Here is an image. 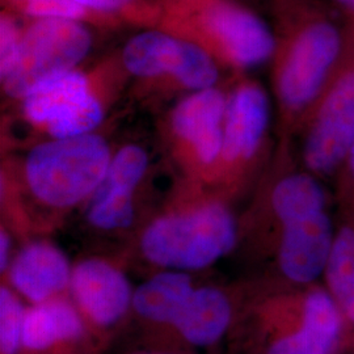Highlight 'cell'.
<instances>
[{
    "instance_id": "1",
    "label": "cell",
    "mask_w": 354,
    "mask_h": 354,
    "mask_svg": "<svg viewBox=\"0 0 354 354\" xmlns=\"http://www.w3.org/2000/svg\"><path fill=\"white\" fill-rule=\"evenodd\" d=\"M239 216V247L268 260L273 274L292 282L317 279L327 264L336 218L327 184L307 172L279 140L274 158Z\"/></svg>"
},
{
    "instance_id": "2",
    "label": "cell",
    "mask_w": 354,
    "mask_h": 354,
    "mask_svg": "<svg viewBox=\"0 0 354 354\" xmlns=\"http://www.w3.org/2000/svg\"><path fill=\"white\" fill-rule=\"evenodd\" d=\"M97 131L39 140L0 174L1 223L26 241L42 238L64 216L84 207L102 184L113 156Z\"/></svg>"
},
{
    "instance_id": "3",
    "label": "cell",
    "mask_w": 354,
    "mask_h": 354,
    "mask_svg": "<svg viewBox=\"0 0 354 354\" xmlns=\"http://www.w3.org/2000/svg\"><path fill=\"white\" fill-rule=\"evenodd\" d=\"M279 140H292L342 61L346 19L330 0H270Z\"/></svg>"
},
{
    "instance_id": "4",
    "label": "cell",
    "mask_w": 354,
    "mask_h": 354,
    "mask_svg": "<svg viewBox=\"0 0 354 354\" xmlns=\"http://www.w3.org/2000/svg\"><path fill=\"white\" fill-rule=\"evenodd\" d=\"M239 216L201 184L183 181L171 200L142 222L137 252L159 270L192 273L214 266L239 245Z\"/></svg>"
},
{
    "instance_id": "5",
    "label": "cell",
    "mask_w": 354,
    "mask_h": 354,
    "mask_svg": "<svg viewBox=\"0 0 354 354\" xmlns=\"http://www.w3.org/2000/svg\"><path fill=\"white\" fill-rule=\"evenodd\" d=\"M236 319L254 330L257 354H335L345 327L322 282L290 285L269 277L241 285Z\"/></svg>"
},
{
    "instance_id": "6",
    "label": "cell",
    "mask_w": 354,
    "mask_h": 354,
    "mask_svg": "<svg viewBox=\"0 0 354 354\" xmlns=\"http://www.w3.org/2000/svg\"><path fill=\"white\" fill-rule=\"evenodd\" d=\"M270 122L272 105L266 88L239 74L228 92L221 155L205 187L232 203L254 189L272 160Z\"/></svg>"
},
{
    "instance_id": "7",
    "label": "cell",
    "mask_w": 354,
    "mask_h": 354,
    "mask_svg": "<svg viewBox=\"0 0 354 354\" xmlns=\"http://www.w3.org/2000/svg\"><path fill=\"white\" fill-rule=\"evenodd\" d=\"M165 19V30L197 42L218 64L236 73L243 74L273 58V29L236 1L178 0Z\"/></svg>"
},
{
    "instance_id": "8",
    "label": "cell",
    "mask_w": 354,
    "mask_h": 354,
    "mask_svg": "<svg viewBox=\"0 0 354 354\" xmlns=\"http://www.w3.org/2000/svg\"><path fill=\"white\" fill-rule=\"evenodd\" d=\"M345 19L342 61L294 137L299 140V165L326 184L333 183L354 140V17Z\"/></svg>"
},
{
    "instance_id": "9",
    "label": "cell",
    "mask_w": 354,
    "mask_h": 354,
    "mask_svg": "<svg viewBox=\"0 0 354 354\" xmlns=\"http://www.w3.org/2000/svg\"><path fill=\"white\" fill-rule=\"evenodd\" d=\"M230 88L187 93L163 124L168 153L185 183L205 185L219 159Z\"/></svg>"
},
{
    "instance_id": "10",
    "label": "cell",
    "mask_w": 354,
    "mask_h": 354,
    "mask_svg": "<svg viewBox=\"0 0 354 354\" xmlns=\"http://www.w3.org/2000/svg\"><path fill=\"white\" fill-rule=\"evenodd\" d=\"M109 102L111 93L100 87L99 76L76 68L44 82L17 104L26 125L45 140L95 133Z\"/></svg>"
},
{
    "instance_id": "11",
    "label": "cell",
    "mask_w": 354,
    "mask_h": 354,
    "mask_svg": "<svg viewBox=\"0 0 354 354\" xmlns=\"http://www.w3.org/2000/svg\"><path fill=\"white\" fill-rule=\"evenodd\" d=\"M92 35L83 21L39 19L24 26L17 59L3 77V95L19 102L54 76L77 68L92 49Z\"/></svg>"
},
{
    "instance_id": "12",
    "label": "cell",
    "mask_w": 354,
    "mask_h": 354,
    "mask_svg": "<svg viewBox=\"0 0 354 354\" xmlns=\"http://www.w3.org/2000/svg\"><path fill=\"white\" fill-rule=\"evenodd\" d=\"M124 71L145 82L167 80L190 92L216 87L219 64L188 38L165 29H150L133 36L121 53Z\"/></svg>"
},
{
    "instance_id": "13",
    "label": "cell",
    "mask_w": 354,
    "mask_h": 354,
    "mask_svg": "<svg viewBox=\"0 0 354 354\" xmlns=\"http://www.w3.org/2000/svg\"><path fill=\"white\" fill-rule=\"evenodd\" d=\"M134 288L122 266L89 256L73 266L68 298L75 306L97 354H102L131 320Z\"/></svg>"
},
{
    "instance_id": "14",
    "label": "cell",
    "mask_w": 354,
    "mask_h": 354,
    "mask_svg": "<svg viewBox=\"0 0 354 354\" xmlns=\"http://www.w3.org/2000/svg\"><path fill=\"white\" fill-rule=\"evenodd\" d=\"M241 285L196 286L172 327L153 351L206 354L223 342L236 322Z\"/></svg>"
},
{
    "instance_id": "15",
    "label": "cell",
    "mask_w": 354,
    "mask_h": 354,
    "mask_svg": "<svg viewBox=\"0 0 354 354\" xmlns=\"http://www.w3.org/2000/svg\"><path fill=\"white\" fill-rule=\"evenodd\" d=\"M150 171V155L137 143L113 152L102 184L84 205L89 227L99 232H125L138 219V198Z\"/></svg>"
},
{
    "instance_id": "16",
    "label": "cell",
    "mask_w": 354,
    "mask_h": 354,
    "mask_svg": "<svg viewBox=\"0 0 354 354\" xmlns=\"http://www.w3.org/2000/svg\"><path fill=\"white\" fill-rule=\"evenodd\" d=\"M73 266L57 244L33 238L15 252L1 283L8 285L26 306L49 304L68 297Z\"/></svg>"
},
{
    "instance_id": "17",
    "label": "cell",
    "mask_w": 354,
    "mask_h": 354,
    "mask_svg": "<svg viewBox=\"0 0 354 354\" xmlns=\"http://www.w3.org/2000/svg\"><path fill=\"white\" fill-rule=\"evenodd\" d=\"M21 354H97L71 299L28 306Z\"/></svg>"
},
{
    "instance_id": "18",
    "label": "cell",
    "mask_w": 354,
    "mask_h": 354,
    "mask_svg": "<svg viewBox=\"0 0 354 354\" xmlns=\"http://www.w3.org/2000/svg\"><path fill=\"white\" fill-rule=\"evenodd\" d=\"M196 286L190 273L159 270L136 288L131 319L140 326L143 349L165 337Z\"/></svg>"
},
{
    "instance_id": "19",
    "label": "cell",
    "mask_w": 354,
    "mask_h": 354,
    "mask_svg": "<svg viewBox=\"0 0 354 354\" xmlns=\"http://www.w3.org/2000/svg\"><path fill=\"white\" fill-rule=\"evenodd\" d=\"M322 283L346 323L354 324V210L339 209Z\"/></svg>"
},
{
    "instance_id": "20",
    "label": "cell",
    "mask_w": 354,
    "mask_h": 354,
    "mask_svg": "<svg viewBox=\"0 0 354 354\" xmlns=\"http://www.w3.org/2000/svg\"><path fill=\"white\" fill-rule=\"evenodd\" d=\"M26 302L6 283L0 286V354H21Z\"/></svg>"
},
{
    "instance_id": "21",
    "label": "cell",
    "mask_w": 354,
    "mask_h": 354,
    "mask_svg": "<svg viewBox=\"0 0 354 354\" xmlns=\"http://www.w3.org/2000/svg\"><path fill=\"white\" fill-rule=\"evenodd\" d=\"M7 11L20 13L30 20L39 19H68L77 21L100 20L97 16L82 8L71 0H3Z\"/></svg>"
},
{
    "instance_id": "22",
    "label": "cell",
    "mask_w": 354,
    "mask_h": 354,
    "mask_svg": "<svg viewBox=\"0 0 354 354\" xmlns=\"http://www.w3.org/2000/svg\"><path fill=\"white\" fill-rule=\"evenodd\" d=\"M24 28L16 15L3 11L0 16V80L8 75L17 59Z\"/></svg>"
},
{
    "instance_id": "23",
    "label": "cell",
    "mask_w": 354,
    "mask_h": 354,
    "mask_svg": "<svg viewBox=\"0 0 354 354\" xmlns=\"http://www.w3.org/2000/svg\"><path fill=\"white\" fill-rule=\"evenodd\" d=\"M102 20H114L121 16L137 15L145 7V0H71Z\"/></svg>"
},
{
    "instance_id": "24",
    "label": "cell",
    "mask_w": 354,
    "mask_h": 354,
    "mask_svg": "<svg viewBox=\"0 0 354 354\" xmlns=\"http://www.w3.org/2000/svg\"><path fill=\"white\" fill-rule=\"evenodd\" d=\"M335 203L339 209L354 210V140L333 180Z\"/></svg>"
},
{
    "instance_id": "25",
    "label": "cell",
    "mask_w": 354,
    "mask_h": 354,
    "mask_svg": "<svg viewBox=\"0 0 354 354\" xmlns=\"http://www.w3.org/2000/svg\"><path fill=\"white\" fill-rule=\"evenodd\" d=\"M15 238L16 236L13 235L12 231L1 223V226H0V274H1V279L8 272V268L11 266V261H12L13 256L16 252V250H13Z\"/></svg>"
},
{
    "instance_id": "26",
    "label": "cell",
    "mask_w": 354,
    "mask_h": 354,
    "mask_svg": "<svg viewBox=\"0 0 354 354\" xmlns=\"http://www.w3.org/2000/svg\"><path fill=\"white\" fill-rule=\"evenodd\" d=\"M344 15L354 16V0H330Z\"/></svg>"
},
{
    "instance_id": "27",
    "label": "cell",
    "mask_w": 354,
    "mask_h": 354,
    "mask_svg": "<svg viewBox=\"0 0 354 354\" xmlns=\"http://www.w3.org/2000/svg\"><path fill=\"white\" fill-rule=\"evenodd\" d=\"M129 354H178V353H171V352H165V351H153V349H143L138 351V352H133V353Z\"/></svg>"
},
{
    "instance_id": "28",
    "label": "cell",
    "mask_w": 354,
    "mask_h": 354,
    "mask_svg": "<svg viewBox=\"0 0 354 354\" xmlns=\"http://www.w3.org/2000/svg\"><path fill=\"white\" fill-rule=\"evenodd\" d=\"M346 16H348V15H346ZM353 17H354V16H353Z\"/></svg>"
}]
</instances>
